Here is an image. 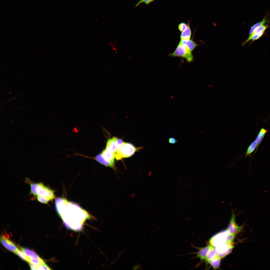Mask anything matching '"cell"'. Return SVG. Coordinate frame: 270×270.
Segmentation results:
<instances>
[{"label":"cell","instance_id":"obj_1","mask_svg":"<svg viewBox=\"0 0 270 270\" xmlns=\"http://www.w3.org/2000/svg\"><path fill=\"white\" fill-rule=\"evenodd\" d=\"M55 205L56 211L64 226L69 230L80 231L86 220L92 217L78 204L64 198H56Z\"/></svg>","mask_w":270,"mask_h":270},{"label":"cell","instance_id":"obj_2","mask_svg":"<svg viewBox=\"0 0 270 270\" xmlns=\"http://www.w3.org/2000/svg\"><path fill=\"white\" fill-rule=\"evenodd\" d=\"M26 180L30 186V194L36 197L39 202L46 204L55 198L54 191L42 182L34 183Z\"/></svg>","mask_w":270,"mask_h":270},{"label":"cell","instance_id":"obj_3","mask_svg":"<svg viewBox=\"0 0 270 270\" xmlns=\"http://www.w3.org/2000/svg\"><path fill=\"white\" fill-rule=\"evenodd\" d=\"M169 55L172 57H179L185 58L188 62H192L194 60L192 52L185 45L180 43L174 51L172 53L170 54Z\"/></svg>","mask_w":270,"mask_h":270},{"label":"cell","instance_id":"obj_4","mask_svg":"<svg viewBox=\"0 0 270 270\" xmlns=\"http://www.w3.org/2000/svg\"><path fill=\"white\" fill-rule=\"evenodd\" d=\"M141 148L140 147L136 148L130 143L124 142L120 153L115 158L116 160H118L122 158L130 157Z\"/></svg>","mask_w":270,"mask_h":270},{"label":"cell","instance_id":"obj_5","mask_svg":"<svg viewBox=\"0 0 270 270\" xmlns=\"http://www.w3.org/2000/svg\"><path fill=\"white\" fill-rule=\"evenodd\" d=\"M234 247L232 242H226L216 246L214 248L218 257L221 259L230 253Z\"/></svg>","mask_w":270,"mask_h":270},{"label":"cell","instance_id":"obj_6","mask_svg":"<svg viewBox=\"0 0 270 270\" xmlns=\"http://www.w3.org/2000/svg\"><path fill=\"white\" fill-rule=\"evenodd\" d=\"M228 233L226 230L216 234L210 239V244L212 246L215 247L226 242L227 238Z\"/></svg>","mask_w":270,"mask_h":270},{"label":"cell","instance_id":"obj_7","mask_svg":"<svg viewBox=\"0 0 270 270\" xmlns=\"http://www.w3.org/2000/svg\"><path fill=\"white\" fill-rule=\"evenodd\" d=\"M236 216L232 210V216L226 230L229 233L236 235L242 230V228L238 225L235 222Z\"/></svg>","mask_w":270,"mask_h":270},{"label":"cell","instance_id":"obj_8","mask_svg":"<svg viewBox=\"0 0 270 270\" xmlns=\"http://www.w3.org/2000/svg\"><path fill=\"white\" fill-rule=\"evenodd\" d=\"M0 240L2 245L8 250L15 254L18 250L15 244L10 240L8 236L6 234H2Z\"/></svg>","mask_w":270,"mask_h":270},{"label":"cell","instance_id":"obj_9","mask_svg":"<svg viewBox=\"0 0 270 270\" xmlns=\"http://www.w3.org/2000/svg\"><path fill=\"white\" fill-rule=\"evenodd\" d=\"M94 159L106 167L111 168L116 172V168L114 162H110L104 158L101 153L97 155L94 158Z\"/></svg>","mask_w":270,"mask_h":270},{"label":"cell","instance_id":"obj_10","mask_svg":"<svg viewBox=\"0 0 270 270\" xmlns=\"http://www.w3.org/2000/svg\"><path fill=\"white\" fill-rule=\"evenodd\" d=\"M211 246H208L202 248H197L198 250L197 252L194 253H190L186 254H196L195 256L196 257L199 258L201 261L205 260L206 255Z\"/></svg>","mask_w":270,"mask_h":270},{"label":"cell","instance_id":"obj_11","mask_svg":"<svg viewBox=\"0 0 270 270\" xmlns=\"http://www.w3.org/2000/svg\"><path fill=\"white\" fill-rule=\"evenodd\" d=\"M269 14V12H267L261 21L255 24L251 27L248 37L252 34L254 30L257 27L266 23L270 24V18L268 17Z\"/></svg>","mask_w":270,"mask_h":270},{"label":"cell","instance_id":"obj_12","mask_svg":"<svg viewBox=\"0 0 270 270\" xmlns=\"http://www.w3.org/2000/svg\"><path fill=\"white\" fill-rule=\"evenodd\" d=\"M267 132V130L263 128H262L260 130L255 140L256 143L257 147L254 154L256 153L259 145L262 142L265 135Z\"/></svg>","mask_w":270,"mask_h":270},{"label":"cell","instance_id":"obj_13","mask_svg":"<svg viewBox=\"0 0 270 270\" xmlns=\"http://www.w3.org/2000/svg\"><path fill=\"white\" fill-rule=\"evenodd\" d=\"M179 43L185 45L192 52L198 44L192 40H180Z\"/></svg>","mask_w":270,"mask_h":270},{"label":"cell","instance_id":"obj_14","mask_svg":"<svg viewBox=\"0 0 270 270\" xmlns=\"http://www.w3.org/2000/svg\"><path fill=\"white\" fill-rule=\"evenodd\" d=\"M116 137L108 140L106 143V149L116 153Z\"/></svg>","mask_w":270,"mask_h":270},{"label":"cell","instance_id":"obj_15","mask_svg":"<svg viewBox=\"0 0 270 270\" xmlns=\"http://www.w3.org/2000/svg\"><path fill=\"white\" fill-rule=\"evenodd\" d=\"M104 158L110 162H114L116 153L106 149L104 150L101 153Z\"/></svg>","mask_w":270,"mask_h":270},{"label":"cell","instance_id":"obj_16","mask_svg":"<svg viewBox=\"0 0 270 270\" xmlns=\"http://www.w3.org/2000/svg\"><path fill=\"white\" fill-rule=\"evenodd\" d=\"M188 24V26L186 29L182 32L180 36V40H189L190 39L192 35V31L189 22Z\"/></svg>","mask_w":270,"mask_h":270},{"label":"cell","instance_id":"obj_17","mask_svg":"<svg viewBox=\"0 0 270 270\" xmlns=\"http://www.w3.org/2000/svg\"><path fill=\"white\" fill-rule=\"evenodd\" d=\"M20 248L21 250L30 258L35 259L40 258L33 250L24 248Z\"/></svg>","mask_w":270,"mask_h":270},{"label":"cell","instance_id":"obj_18","mask_svg":"<svg viewBox=\"0 0 270 270\" xmlns=\"http://www.w3.org/2000/svg\"><path fill=\"white\" fill-rule=\"evenodd\" d=\"M256 142L255 140H254L249 146L246 152L244 154L245 155V158L250 156L255 150H256Z\"/></svg>","mask_w":270,"mask_h":270},{"label":"cell","instance_id":"obj_19","mask_svg":"<svg viewBox=\"0 0 270 270\" xmlns=\"http://www.w3.org/2000/svg\"><path fill=\"white\" fill-rule=\"evenodd\" d=\"M218 257V256L214 250V248L212 246L206 255L205 260L208 262Z\"/></svg>","mask_w":270,"mask_h":270},{"label":"cell","instance_id":"obj_20","mask_svg":"<svg viewBox=\"0 0 270 270\" xmlns=\"http://www.w3.org/2000/svg\"><path fill=\"white\" fill-rule=\"evenodd\" d=\"M116 142L117 149L115 155V156H118L120 153L124 142L122 140L118 138H116Z\"/></svg>","mask_w":270,"mask_h":270},{"label":"cell","instance_id":"obj_21","mask_svg":"<svg viewBox=\"0 0 270 270\" xmlns=\"http://www.w3.org/2000/svg\"><path fill=\"white\" fill-rule=\"evenodd\" d=\"M214 269L218 268L220 264V259L218 257L208 262Z\"/></svg>","mask_w":270,"mask_h":270},{"label":"cell","instance_id":"obj_22","mask_svg":"<svg viewBox=\"0 0 270 270\" xmlns=\"http://www.w3.org/2000/svg\"><path fill=\"white\" fill-rule=\"evenodd\" d=\"M15 254L17 255L22 260L29 262H30V258L24 252H22V251L18 249Z\"/></svg>","mask_w":270,"mask_h":270},{"label":"cell","instance_id":"obj_23","mask_svg":"<svg viewBox=\"0 0 270 270\" xmlns=\"http://www.w3.org/2000/svg\"><path fill=\"white\" fill-rule=\"evenodd\" d=\"M30 262H30L37 265H40L44 262L43 260L40 258H38L35 259L30 258Z\"/></svg>","mask_w":270,"mask_h":270},{"label":"cell","instance_id":"obj_24","mask_svg":"<svg viewBox=\"0 0 270 270\" xmlns=\"http://www.w3.org/2000/svg\"><path fill=\"white\" fill-rule=\"evenodd\" d=\"M188 24H187L185 22H181L178 25V29L180 32H182L186 29L188 26Z\"/></svg>","mask_w":270,"mask_h":270},{"label":"cell","instance_id":"obj_25","mask_svg":"<svg viewBox=\"0 0 270 270\" xmlns=\"http://www.w3.org/2000/svg\"><path fill=\"white\" fill-rule=\"evenodd\" d=\"M235 236V235L228 233L227 238V242H232L234 240Z\"/></svg>","mask_w":270,"mask_h":270},{"label":"cell","instance_id":"obj_26","mask_svg":"<svg viewBox=\"0 0 270 270\" xmlns=\"http://www.w3.org/2000/svg\"><path fill=\"white\" fill-rule=\"evenodd\" d=\"M29 264L31 270H40V266L36 265L30 262H29Z\"/></svg>","mask_w":270,"mask_h":270},{"label":"cell","instance_id":"obj_27","mask_svg":"<svg viewBox=\"0 0 270 270\" xmlns=\"http://www.w3.org/2000/svg\"><path fill=\"white\" fill-rule=\"evenodd\" d=\"M40 270H50L51 269L50 268L44 263L42 265L40 266Z\"/></svg>","mask_w":270,"mask_h":270},{"label":"cell","instance_id":"obj_28","mask_svg":"<svg viewBox=\"0 0 270 270\" xmlns=\"http://www.w3.org/2000/svg\"><path fill=\"white\" fill-rule=\"evenodd\" d=\"M168 142L170 144H174L177 142V141L175 138L171 137L169 138Z\"/></svg>","mask_w":270,"mask_h":270},{"label":"cell","instance_id":"obj_29","mask_svg":"<svg viewBox=\"0 0 270 270\" xmlns=\"http://www.w3.org/2000/svg\"><path fill=\"white\" fill-rule=\"evenodd\" d=\"M140 264H136L135 265L133 269L134 270L139 269L140 268Z\"/></svg>","mask_w":270,"mask_h":270}]
</instances>
